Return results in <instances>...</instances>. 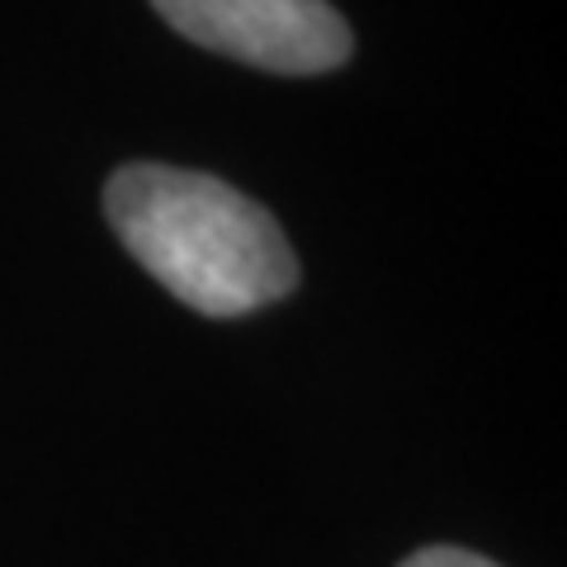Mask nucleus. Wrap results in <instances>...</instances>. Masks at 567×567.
<instances>
[{
	"label": "nucleus",
	"instance_id": "obj_3",
	"mask_svg": "<svg viewBox=\"0 0 567 567\" xmlns=\"http://www.w3.org/2000/svg\"><path fill=\"white\" fill-rule=\"evenodd\" d=\"M402 567H496L483 554H468V548H454V544H431V548H416Z\"/></svg>",
	"mask_w": 567,
	"mask_h": 567
},
{
	"label": "nucleus",
	"instance_id": "obj_1",
	"mask_svg": "<svg viewBox=\"0 0 567 567\" xmlns=\"http://www.w3.org/2000/svg\"><path fill=\"white\" fill-rule=\"evenodd\" d=\"M104 213L142 270L204 317H246L298 289V260L270 208L218 175L162 162L118 166Z\"/></svg>",
	"mask_w": 567,
	"mask_h": 567
},
{
	"label": "nucleus",
	"instance_id": "obj_2",
	"mask_svg": "<svg viewBox=\"0 0 567 567\" xmlns=\"http://www.w3.org/2000/svg\"><path fill=\"white\" fill-rule=\"evenodd\" d=\"M152 6L189 43L279 76L336 71L354 52V33L331 0H152Z\"/></svg>",
	"mask_w": 567,
	"mask_h": 567
}]
</instances>
